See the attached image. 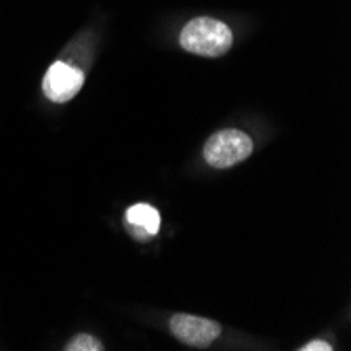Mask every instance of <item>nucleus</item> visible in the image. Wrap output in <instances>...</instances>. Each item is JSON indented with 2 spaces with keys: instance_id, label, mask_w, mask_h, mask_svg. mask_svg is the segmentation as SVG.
I'll use <instances>...</instances> for the list:
<instances>
[{
  "instance_id": "obj_7",
  "label": "nucleus",
  "mask_w": 351,
  "mask_h": 351,
  "mask_svg": "<svg viewBox=\"0 0 351 351\" xmlns=\"http://www.w3.org/2000/svg\"><path fill=\"white\" fill-rule=\"evenodd\" d=\"M301 349H303V351H330L332 347H330V343H326V341H311V343L303 345Z\"/></svg>"
},
{
  "instance_id": "obj_1",
  "label": "nucleus",
  "mask_w": 351,
  "mask_h": 351,
  "mask_svg": "<svg viewBox=\"0 0 351 351\" xmlns=\"http://www.w3.org/2000/svg\"><path fill=\"white\" fill-rule=\"evenodd\" d=\"M179 45L183 51L200 57H221L234 45L232 29L213 17H196L185 23L179 36Z\"/></svg>"
},
{
  "instance_id": "obj_6",
  "label": "nucleus",
  "mask_w": 351,
  "mask_h": 351,
  "mask_svg": "<svg viewBox=\"0 0 351 351\" xmlns=\"http://www.w3.org/2000/svg\"><path fill=\"white\" fill-rule=\"evenodd\" d=\"M68 351H101L104 349V343L99 339H95L93 335H76L68 345H66Z\"/></svg>"
},
{
  "instance_id": "obj_4",
  "label": "nucleus",
  "mask_w": 351,
  "mask_h": 351,
  "mask_svg": "<svg viewBox=\"0 0 351 351\" xmlns=\"http://www.w3.org/2000/svg\"><path fill=\"white\" fill-rule=\"evenodd\" d=\"M171 332L189 347H208L221 337V324L208 317L189 315V313H175L169 320Z\"/></svg>"
},
{
  "instance_id": "obj_2",
  "label": "nucleus",
  "mask_w": 351,
  "mask_h": 351,
  "mask_svg": "<svg viewBox=\"0 0 351 351\" xmlns=\"http://www.w3.org/2000/svg\"><path fill=\"white\" fill-rule=\"evenodd\" d=\"M252 139L238 129H223L204 143V160L213 169H232L252 154Z\"/></svg>"
},
{
  "instance_id": "obj_3",
  "label": "nucleus",
  "mask_w": 351,
  "mask_h": 351,
  "mask_svg": "<svg viewBox=\"0 0 351 351\" xmlns=\"http://www.w3.org/2000/svg\"><path fill=\"white\" fill-rule=\"evenodd\" d=\"M84 84L82 70L70 66L66 61H55L43 78V93L53 104H68L74 99Z\"/></svg>"
},
{
  "instance_id": "obj_5",
  "label": "nucleus",
  "mask_w": 351,
  "mask_h": 351,
  "mask_svg": "<svg viewBox=\"0 0 351 351\" xmlns=\"http://www.w3.org/2000/svg\"><path fill=\"white\" fill-rule=\"evenodd\" d=\"M126 223L133 230H141L145 236H156L160 230V213L149 204H135L126 210Z\"/></svg>"
}]
</instances>
